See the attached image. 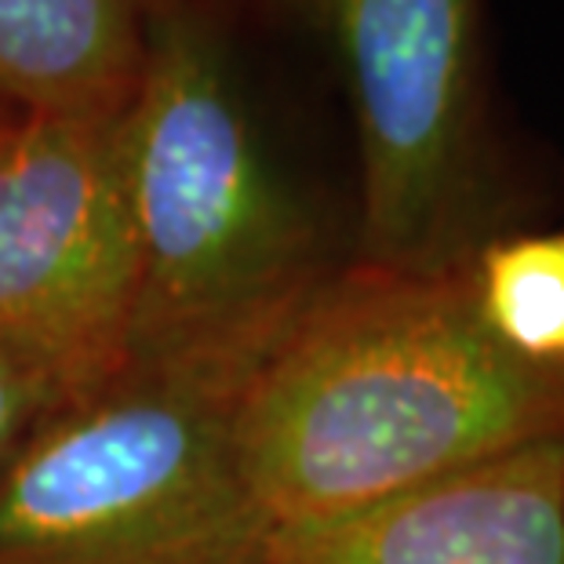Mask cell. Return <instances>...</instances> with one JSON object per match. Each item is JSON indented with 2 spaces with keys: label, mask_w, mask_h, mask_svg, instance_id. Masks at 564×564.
I'll list each match as a JSON object with an SVG mask.
<instances>
[{
  "label": "cell",
  "mask_w": 564,
  "mask_h": 564,
  "mask_svg": "<svg viewBox=\"0 0 564 564\" xmlns=\"http://www.w3.org/2000/svg\"><path fill=\"white\" fill-rule=\"evenodd\" d=\"M470 267L401 273L350 259L284 324L245 382L234 430L270 535L564 441V365L524 361L488 332Z\"/></svg>",
  "instance_id": "obj_1"
},
{
  "label": "cell",
  "mask_w": 564,
  "mask_h": 564,
  "mask_svg": "<svg viewBox=\"0 0 564 564\" xmlns=\"http://www.w3.org/2000/svg\"><path fill=\"white\" fill-rule=\"evenodd\" d=\"M237 0H150L124 110L139 251L131 361H262L332 259L251 113Z\"/></svg>",
  "instance_id": "obj_2"
},
{
  "label": "cell",
  "mask_w": 564,
  "mask_h": 564,
  "mask_svg": "<svg viewBox=\"0 0 564 564\" xmlns=\"http://www.w3.org/2000/svg\"><path fill=\"white\" fill-rule=\"evenodd\" d=\"M259 361H128L55 401L0 463V564H256L237 470Z\"/></svg>",
  "instance_id": "obj_3"
},
{
  "label": "cell",
  "mask_w": 564,
  "mask_h": 564,
  "mask_svg": "<svg viewBox=\"0 0 564 564\" xmlns=\"http://www.w3.org/2000/svg\"><path fill=\"white\" fill-rule=\"evenodd\" d=\"M328 47L361 164L354 262L401 273L470 267L507 234L481 0H237Z\"/></svg>",
  "instance_id": "obj_4"
},
{
  "label": "cell",
  "mask_w": 564,
  "mask_h": 564,
  "mask_svg": "<svg viewBox=\"0 0 564 564\" xmlns=\"http://www.w3.org/2000/svg\"><path fill=\"white\" fill-rule=\"evenodd\" d=\"M124 113L0 117V357L63 398L131 361Z\"/></svg>",
  "instance_id": "obj_5"
},
{
  "label": "cell",
  "mask_w": 564,
  "mask_h": 564,
  "mask_svg": "<svg viewBox=\"0 0 564 564\" xmlns=\"http://www.w3.org/2000/svg\"><path fill=\"white\" fill-rule=\"evenodd\" d=\"M256 564H564V441H535L350 518L273 532Z\"/></svg>",
  "instance_id": "obj_6"
},
{
  "label": "cell",
  "mask_w": 564,
  "mask_h": 564,
  "mask_svg": "<svg viewBox=\"0 0 564 564\" xmlns=\"http://www.w3.org/2000/svg\"><path fill=\"white\" fill-rule=\"evenodd\" d=\"M150 0H0V113L117 117L135 99Z\"/></svg>",
  "instance_id": "obj_7"
},
{
  "label": "cell",
  "mask_w": 564,
  "mask_h": 564,
  "mask_svg": "<svg viewBox=\"0 0 564 564\" xmlns=\"http://www.w3.org/2000/svg\"><path fill=\"white\" fill-rule=\"evenodd\" d=\"M470 270L488 332L524 361L564 365V230L502 234Z\"/></svg>",
  "instance_id": "obj_8"
},
{
  "label": "cell",
  "mask_w": 564,
  "mask_h": 564,
  "mask_svg": "<svg viewBox=\"0 0 564 564\" xmlns=\"http://www.w3.org/2000/svg\"><path fill=\"white\" fill-rule=\"evenodd\" d=\"M58 398L15 365L0 357V463L8 459L11 448L22 441V434L37 423Z\"/></svg>",
  "instance_id": "obj_9"
},
{
  "label": "cell",
  "mask_w": 564,
  "mask_h": 564,
  "mask_svg": "<svg viewBox=\"0 0 564 564\" xmlns=\"http://www.w3.org/2000/svg\"><path fill=\"white\" fill-rule=\"evenodd\" d=\"M0 117H8V113H0ZM11 117H15V113H11Z\"/></svg>",
  "instance_id": "obj_10"
}]
</instances>
